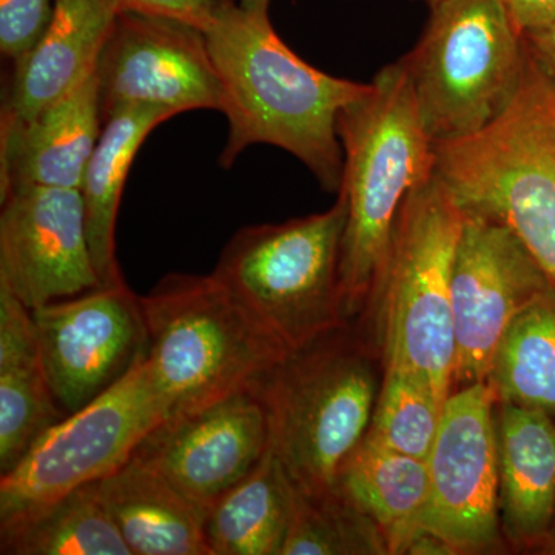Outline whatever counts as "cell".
Returning <instances> with one entry per match:
<instances>
[{"mask_svg": "<svg viewBox=\"0 0 555 555\" xmlns=\"http://www.w3.org/2000/svg\"><path fill=\"white\" fill-rule=\"evenodd\" d=\"M206 38L222 91L228 139L224 169L251 145H273L305 164L327 192L341 188L345 155L339 113L369 83L321 72L276 35L269 9L217 0Z\"/></svg>", "mask_w": 555, "mask_h": 555, "instance_id": "obj_1", "label": "cell"}, {"mask_svg": "<svg viewBox=\"0 0 555 555\" xmlns=\"http://www.w3.org/2000/svg\"><path fill=\"white\" fill-rule=\"evenodd\" d=\"M347 219L339 284L347 320L371 305L409 193L436 173L429 138L403 62L386 65L367 90L339 113Z\"/></svg>", "mask_w": 555, "mask_h": 555, "instance_id": "obj_2", "label": "cell"}, {"mask_svg": "<svg viewBox=\"0 0 555 555\" xmlns=\"http://www.w3.org/2000/svg\"><path fill=\"white\" fill-rule=\"evenodd\" d=\"M141 306L167 420L254 390L291 353L214 273H170Z\"/></svg>", "mask_w": 555, "mask_h": 555, "instance_id": "obj_3", "label": "cell"}, {"mask_svg": "<svg viewBox=\"0 0 555 555\" xmlns=\"http://www.w3.org/2000/svg\"><path fill=\"white\" fill-rule=\"evenodd\" d=\"M434 149L437 177L462 210L505 222L555 286V83L529 60L502 118Z\"/></svg>", "mask_w": 555, "mask_h": 555, "instance_id": "obj_4", "label": "cell"}, {"mask_svg": "<svg viewBox=\"0 0 555 555\" xmlns=\"http://www.w3.org/2000/svg\"><path fill=\"white\" fill-rule=\"evenodd\" d=\"M379 385L366 343L346 326L288 353L255 387L269 447L299 491L337 488L339 469L366 436Z\"/></svg>", "mask_w": 555, "mask_h": 555, "instance_id": "obj_5", "label": "cell"}, {"mask_svg": "<svg viewBox=\"0 0 555 555\" xmlns=\"http://www.w3.org/2000/svg\"><path fill=\"white\" fill-rule=\"evenodd\" d=\"M463 210L437 173L409 193L371 305L378 301L385 367L426 383L441 404L452 392V268ZM367 306V308H369Z\"/></svg>", "mask_w": 555, "mask_h": 555, "instance_id": "obj_6", "label": "cell"}, {"mask_svg": "<svg viewBox=\"0 0 555 555\" xmlns=\"http://www.w3.org/2000/svg\"><path fill=\"white\" fill-rule=\"evenodd\" d=\"M401 62L436 145L476 137L502 118L520 93L529 57L502 0H440Z\"/></svg>", "mask_w": 555, "mask_h": 555, "instance_id": "obj_7", "label": "cell"}, {"mask_svg": "<svg viewBox=\"0 0 555 555\" xmlns=\"http://www.w3.org/2000/svg\"><path fill=\"white\" fill-rule=\"evenodd\" d=\"M345 195L323 214L240 229L214 275L288 352L347 326L339 258Z\"/></svg>", "mask_w": 555, "mask_h": 555, "instance_id": "obj_8", "label": "cell"}, {"mask_svg": "<svg viewBox=\"0 0 555 555\" xmlns=\"http://www.w3.org/2000/svg\"><path fill=\"white\" fill-rule=\"evenodd\" d=\"M167 420L147 356L79 411L67 414L0 477V528L16 524L80 486L118 470Z\"/></svg>", "mask_w": 555, "mask_h": 555, "instance_id": "obj_9", "label": "cell"}, {"mask_svg": "<svg viewBox=\"0 0 555 555\" xmlns=\"http://www.w3.org/2000/svg\"><path fill=\"white\" fill-rule=\"evenodd\" d=\"M495 403L485 382L451 392L427 456L429 495L418 529L441 537L456 554L502 546Z\"/></svg>", "mask_w": 555, "mask_h": 555, "instance_id": "obj_10", "label": "cell"}, {"mask_svg": "<svg viewBox=\"0 0 555 555\" xmlns=\"http://www.w3.org/2000/svg\"><path fill=\"white\" fill-rule=\"evenodd\" d=\"M554 286L505 222L463 210L452 268L454 386L485 382L496 346L517 313Z\"/></svg>", "mask_w": 555, "mask_h": 555, "instance_id": "obj_11", "label": "cell"}, {"mask_svg": "<svg viewBox=\"0 0 555 555\" xmlns=\"http://www.w3.org/2000/svg\"><path fill=\"white\" fill-rule=\"evenodd\" d=\"M94 73L104 122L131 107L159 108L171 116L222 109L206 33L185 22L118 14Z\"/></svg>", "mask_w": 555, "mask_h": 555, "instance_id": "obj_12", "label": "cell"}, {"mask_svg": "<svg viewBox=\"0 0 555 555\" xmlns=\"http://www.w3.org/2000/svg\"><path fill=\"white\" fill-rule=\"evenodd\" d=\"M47 378L65 414L119 382L149 353L141 297L126 281L31 310Z\"/></svg>", "mask_w": 555, "mask_h": 555, "instance_id": "obj_13", "label": "cell"}, {"mask_svg": "<svg viewBox=\"0 0 555 555\" xmlns=\"http://www.w3.org/2000/svg\"><path fill=\"white\" fill-rule=\"evenodd\" d=\"M0 199V283L28 309L102 286L78 189L24 185Z\"/></svg>", "mask_w": 555, "mask_h": 555, "instance_id": "obj_14", "label": "cell"}, {"mask_svg": "<svg viewBox=\"0 0 555 555\" xmlns=\"http://www.w3.org/2000/svg\"><path fill=\"white\" fill-rule=\"evenodd\" d=\"M268 412L254 390L156 426L130 460L149 467L204 511L238 483L269 449Z\"/></svg>", "mask_w": 555, "mask_h": 555, "instance_id": "obj_15", "label": "cell"}, {"mask_svg": "<svg viewBox=\"0 0 555 555\" xmlns=\"http://www.w3.org/2000/svg\"><path fill=\"white\" fill-rule=\"evenodd\" d=\"M0 127V196L24 185L79 190L104 127L96 73L33 118Z\"/></svg>", "mask_w": 555, "mask_h": 555, "instance_id": "obj_16", "label": "cell"}, {"mask_svg": "<svg viewBox=\"0 0 555 555\" xmlns=\"http://www.w3.org/2000/svg\"><path fill=\"white\" fill-rule=\"evenodd\" d=\"M500 525L518 547H543L555 524V420L535 409L495 403Z\"/></svg>", "mask_w": 555, "mask_h": 555, "instance_id": "obj_17", "label": "cell"}, {"mask_svg": "<svg viewBox=\"0 0 555 555\" xmlns=\"http://www.w3.org/2000/svg\"><path fill=\"white\" fill-rule=\"evenodd\" d=\"M116 17L102 0H53L42 38L14 64L2 122L33 118L89 78Z\"/></svg>", "mask_w": 555, "mask_h": 555, "instance_id": "obj_18", "label": "cell"}, {"mask_svg": "<svg viewBox=\"0 0 555 555\" xmlns=\"http://www.w3.org/2000/svg\"><path fill=\"white\" fill-rule=\"evenodd\" d=\"M65 415L43 369L31 310L0 283V474Z\"/></svg>", "mask_w": 555, "mask_h": 555, "instance_id": "obj_19", "label": "cell"}, {"mask_svg": "<svg viewBox=\"0 0 555 555\" xmlns=\"http://www.w3.org/2000/svg\"><path fill=\"white\" fill-rule=\"evenodd\" d=\"M133 555H210L206 511L141 463L129 460L94 481Z\"/></svg>", "mask_w": 555, "mask_h": 555, "instance_id": "obj_20", "label": "cell"}, {"mask_svg": "<svg viewBox=\"0 0 555 555\" xmlns=\"http://www.w3.org/2000/svg\"><path fill=\"white\" fill-rule=\"evenodd\" d=\"M173 118L159 108L119 109L105 119L80 182L91 255L102 286L124 283L116 257V224L124 188L138 150L160 124Z\"/></svg>", "mask_w": 555, "mask_h": 555, "instance_id": "obj_21", "label": "cell"}, {"mask_svg": "<svg viewBox=\"0 0 555 555\" xmlns=\"http://www.w3.org/2000/svg\"><path fill=\"white\" fill-rule=\"evenodd\" d=\"M295 486L272 449L206 513L210 555H281L294 513Z\"/></svg>", "mask_w": 555, "mask_h": 555, "instance_id": "obj_22", "label": "cell"}, {"mask_svg": "<svg viewBox=\"0 0 555 555\" xmlns=\"http://www.w3.org/2000/svg\"><path fill=\"white\" fill-rule=\"evenodd\" d=\"M337 488L379 526L389 554H404L426 507L429 467L363 438L339 469Z\"/></svg>", "mask_w": 555, "mask_h": 555, "instance_id": "obj_23", "label": "cell"}, {"mask_svg": "<svg viewBox=\"0 0 555 555\" xmlns=\"http://www.w3.org/2000/svg\"><path fill=\"white\" fill-rule=\"evenodd\" d=\"M496 403L555 416V286L537 295L509 324L485 379Z\"/></svg>", "mask_w": 555, "mask_h": 555, "instance_id": "obj_24", "label": "cell"}, {"mask_svg": "<svg viewBox=\"0 0 555 555\" xmlns=\"http://www.w3.org/2000/svg\"><path fill=\"white\" fill-rule=\"evenodd\" d=\"M2 555H133L98 495L80 486L16 524L0 528Z\"/></svg>", "mask_w": 555, "mask_h": 555, "instance_id": "obj_25", "label": "cell"}, {"mask_svg": "<svg viewBox=\"0 0 555 555\" xmlns=\"http://www.w3.org/2000/svg\"><path fill=\"white\" fill-rule=\"evenodd\" d=\"M295 486V485H294ZM379 526L338 488L308 494L295 486L294 513L281 555H386Z\"/></svg>", "mask_w": 555, "mask_h": 555, "instance_id": "obj_26", "label": "cell"}, {"mask_svg": "<svg viewBox=\"0 0 555 555\" xmlns=\"http://www.w3.org/2000/svg\"><path fill=\"white\" fill-rule=\"evenodd\" d=\"M443 406L423 379L403 369L385 367L364 438L378 447L427 460Z\"/></svg>", "mask_w": 555, "mask_h": 555, "instance_id": "obj_27", "label": "cell"}, {"mask_svg": "<svg viewBox=\"0 0 555 555\" xmlns=\"http://www.w3.org/2000/svg\"><path fill=\"white\" fill-rule=\"evenodd\" d=\"M53 0H0V51L16 64L42 38Z\"/></svg>", "mask_w": 555, "mask_h": 555, "instance_id": "obj_28", "label": "cell"}, {"mask_svg": "<svg viewBox=\"0 0 555 555\" xmlns=\"http://www.w3.org/2000/svg\"><path fill=\"white\" fill-rule=\"evenodd\" d=\"M116 14L170 17L206 31L214 22L217 0H102Z\"/></svg>", "mask_w": 555, "mask_h": 555, "instance_id": "obj_29", "label": "cell"}, {"mask_svg": "<svg viewBox=\"0 0 555 555\" xmlns=\"http://www.w3.org/2000/svg\"><path fill=\"white\" fill-rule=\"evenodd\" d=\"M520 35L546 30L555 24V0H502Z\"/></svg>", "mask_w": 555, "mask_h": 555, "instance_id": "obj_30", "label": "cell"}, {"mask_svg": "<svg viewBox=\"0 0 555 555\" xmlns=\"http://www.w3.org/2000/svg\"><path fill=\"white\" fill-rule=\"evenodd\" d=\"M524 39L529 60L555 83V24Z\"/></svg>", "mask_w": 555, "mask_h": 555, "instance_id": "obj_31", "label": "cell"}, {"mask_svg": "<svg viewBox=\"0 0 555 555\" xmlns=\"http://www.w3.org/2000/svg\"><path fill=\"white\" fill-rule=\"evenodd\" d=\"M404 554L415 555H455V551L441 537L426 531V529H416L409 539Z\"/></svg>", "mask_w": 555, "mask_h": 555, "instance_id": "obj_32", "label": "cell"}, {"mask_svg": "<svg viewBox=\"0 0 555 555\" xmlns=\"http://www.w3.org/2000/svg\"><path fill=\"white\" fill-rule=\"evenodd\" d=\"M241 5L248 9H269L270 0H238Z\"/></svg>", "mask_w": 555, "mask_h": 555, "instance_id": "obj_33", "label": "cell"}, {"mask_svg": "<svg viewBox=\"0 0 555 555\" xmlns=\"http://www.w3.org/2000/svg\"><path fill=\"white\" fill-rule=\"evenodd\" d=\"M543 553L555 555V542L547 543V545L543 547Z\"/></svg>", "mask_w": 555, "mask_h": 555, "instance_id": "obj_34", "label": "cell"}, {"mask_svg": "<svg viewBox=\"0 0 555 555\" xmlns=\"http://www.w3.org/2000/svg\"><path fill=\"white\" fill-rule=\"evenodd\" d=\"M422 2L427 3V5L433 7L436 5L437 2H440V0H422Z\"/></svg>", "mask_w": 555, "mask_h": 555, "instance_id": "obj_35", "label": "cell"}, {"mask_svg": "<svg viewBox=\"0 0 555 555\" xmlns=\"http://www.w3.org/2000/svg\"><path fill=\"white\" fill-rule=\"evenodd\" d=\"M551 542H555V524H554V529H553V537H551V540L547 543H551ZM547 543H546V545H547Z\"/></svg>", "mask_w": 555, "mask_h": 555, "instance_id": "obj_36", "label": "cell"}]
</instances>
